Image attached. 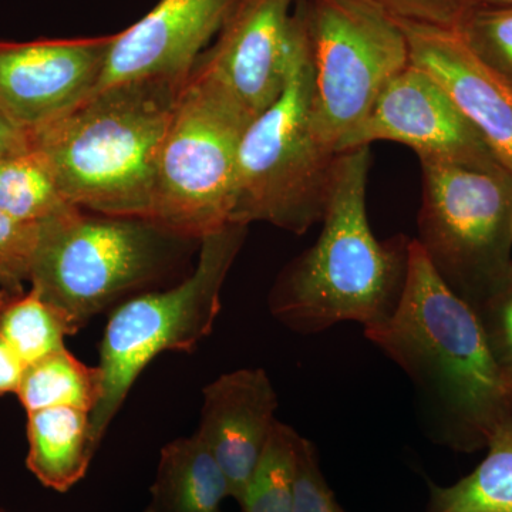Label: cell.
<instances>
[{
	"instance_id": "obj_18",
	"label": "cell",
	"mask_w": 512,
	"mask_h": 512,
	"mask_svg": "<svg viewBox=\"0 0 512 512\" xmlns=\"http://www.w3.org/2000/svg\"><path fill=\"white\" fill-rule=\"evenodd\" d=\"M487 456L457 483H429L426 512H512V417L487 444Z\"/></svg>"
},
{
	"instance_id": "obj_25",
	"label": "cell",
	"mask_w": 512,
	"mask_h": 512,
	"mask_svg": "<svg viewBox=\"0 0 512 512\" xmlns=\"http://www.w3.org/2000/svg\"><path fill=\"white\" fill-rule=\"evenodd\" d=\"M293 512H346L326 483L316 447L302 436L296 448Z\"/></svg>"
},
{
	"instance_id": "obj_29",
	"label": "cell",
	"mask_w": 512,
	"mask_h": 512,
	"mask_svg": "<svg viewBox=\"0 0 512 512\" xmlns=\"http://www.w3.org/2000/svg\"><path fill=\"white\" fill-rule=\"evenodd\" d=\"M28 146V133L15 126L0 110V157L16 153Z\"/></svg>"
},
{
	"instance_id": "obj_32",
	"label": "cell",
	"mask_w": 512,
	"mask_h": 512,
	"mask_svg": "<svg viewBox=\"0 0 512 512\" xmlns=\"http://www.w3.org/2000/svg\"><path fill=\"white\" fill-rule=\"evenodd\" d=\"M512 285V284H511Z\"/></svg>"
},
{
	"instance_id": "obj_13",
	"label": "cell",
	"mask_w": 512,
	"mask_h": 512,
	"mask_svg": "<svg viewBox=\"0 0 512 512\" xmlns=\"http://www.w3.org/2000/svg\"><path fill=\"white\" fill-rule=\"evenodd\" d=\"M410 60L430 74L497 163L512 178V87L483 62L456 30L399 19Z\"/></svg>"
},
{
	"instance_id": "obj_1",
	"label": "cell",
	"mask_w": 512,
	"mask_h": 512,
	"mask_svg": "<svg viewBox=\"0 0 512 512\" xmlns=\"http://www.w3.org/2000/svg\"><path fill=\"white\" fill-rule=\"evenodd\" d=\"M365 336L409 376L430 437L441 446L483 450L512 417V387L477 312L437 274L416 239L396 311Z\"/></svg>"
},
{
	"instance_id": "obj_19",
	"label": "cell",
	"mask_w": 512,
	"mask_h": 512,
	"mask_svg": "<svg viewBox=\"0 0 512 512\" xmlns=\"http://www.w3.org/2000/svg\"><path fill=\"white\" fill-rule=\"evenodd\" d=\"M103 390L100 367L86 365L63 348L26 365L16 396L26 413L72 407L92 414Z\"/></svg>"
},
{
	"instance_id": "obj_12",
	"label": "cell",
	"mask_w": 512,
	"mask_h": 512,
	"mask_svg": "<svg viewBox=\"0 0 512 512\" xmlns=\"http://www.w3.org/2000/svg\"><path fill=\"white\" fill-rule=\"evenodd\" d=\"M293 2L239 0L215 46L195 63L251 121L284 87L295 30Z\"/></svg>"
},
{
	"instance_id": "obj_27",
	"label": "cell",
	"mask_w": 512,
	"mask_h": 512,
	"mask_svg": "<svg viewBox=\"0 0 512 512\" xmlns=\"http://www.w3.org/2000/svg\"><path fill=\"white\" fill-rule=\"evenodd\" d=\"M397 19L456 29L476 0H370Z\"/></svg>"
},
{
	"instance_id": "obj_30",
	"label": "cell",
	"mask_w": 512,
	"mask_h": 512,
	"mask_svg": "<svg viewBox=\"0 0 512 512\" xmlns=\"http://www.w3.org/2000/svg\"><path fill=\"white\" fill-rule=\"evenodd\" d=\"M477 5L484 6H512V0H476Z\"/></svg>"
},
{
	"instance_id": "obj_24",
	"label": "cell",
	"mask_w": 512,
	"mask_h": 512,
	"mask_svg": "<svg viewBox=\"0 0 512 512\" xmlns=\"http://www.w3.org/2000/svg\"><path fill=\"white\" fill-rule=\"evenodd\" d=\"M37 235L39 225L13 220L0 211V288L25 289Z\"/></svg>"
},
{
	"instance_id": "obj_20",
	"label": "cell",
	"mask_w": 512,
	"mask_h": 512,
	"mask_svg": "<svg viewBox=\"0 0 512 512\" xmlns=\"http://www.w3.org/2000/svg\"><path fill=\"white\" fill-rule=\"evenodd\" d=\"M46 158L32 146L0 157V211L13 220L42 224L72 210Z\"/></svg>"
},
{
	"instance_id": "obj_2",
	"label": "cell",
	"mask_w": 512,
	"mask_h": 512,
	"mask_svg": "<svg viewBox=\"0 0 512 512\" xmlns=\"http://www.w3.org/2000/svg\"><path fill=\"white\" fill-rule=\"evenodd\" d=\"M188 76L111 84L28 133L70 204L150 220L161 144Z\"/></svg>"
},
{
	"instance_id": "obj_26",
	"label": "cell",
	"mask_w": 512,
	"mask_h": 512,
	"mask_svg": "<svg viewBox=\"0 0 512 512\" xmlns=\"http://www.w3.org/2000/svg\"><path fill=\"white\" fill-rule=\"evenodd\" d=\"M488 346L512 387V285L477 312Z\"/></svg>"
},
{
	"instance_id": "obj_9",
	"label": "cell",
	"mask_w": 512,
	"mask_h": 512,
	"mask_svg": "<svg viewBox=\"0 0 512 512\" xmlns=\"http://www.w3.org/2000/svg\"><path fill=\"white\" fill-rule=\"evenodd\" d=\"M313 69L320 143L345 151L394 77L412 64L399 19L370 0H309L301 9Z\"/></svg>"
},
{
	"instance_id": "obj_31",
	"label": "cell",
	"mask_w": 512,
	"mask_h": 512,
	"mask_svg": "<svg viewBox=\"0 0 512 512\" xmlns=\"http://www.w3.org/2000/svg\"><path fill=\"white\" fill-rule=\"evenodd\" d=\"M0 512H3V511H0Z\"/></svg>"
},
{
	"instance_id": "obj_21",
	"label": "cell",
	"mask_w": 512,
	"mask_h": 512,
	"mask_svg": "<svg viewBox=\"0 0 512 512\" xmlns=\"http://www.w3.org/2000/svg\"><path fill=\"white\" fill-rule=\"evenodd\" d=\"M66 336L72 333L63 316L39 293L0 288V339L25 365L66 348Z\"/></svg>"
},
{
	"instance_id": "obj_6",
	"label": "cell",
	"mask_w": 512,
	"mask_h": 512,
	"mask_svg": "<svg viewBox=\"0 0 512 512\" xmlns=\"http://www.w3.org/2000/svg\"><path fill=\"white\" fill-rule=\"evenodd\" d=\"M419 242L474 311L512 284V178L503 168L419 158Z\"/></svg>"
},
{
	"instance_id": "obj_17",
	"label": "cell",
	"mask_w": 512,
	"mask_h": 512,
	"mask_svg": "<svg viewBox=\"0 0 512 512\" xmlns=\"http://www.w3.org/2000/svg\"><path fill=\"white\" fill-rule=\"evenodd\" d=\"M144 512H221L231 497L220 464L197 433L165 444Z\"/></svg>"
},
{
	"instance_id": "obj_3",
	"label": "cell",
	"mask_w": 512,
	"mask_h": 512,
	"mask_svg": "<svg viewBox=\"0 0 512 512\" xmlns=\"http://www.w3.org/2000/svg\"><path fill=\"white\" fill-rule=\"evenodd\" d=\"M370 147L336 157L322 232L276 279L269 311L286 328L318 333L343 322L365 328L396 311L412 239L379 241L367 217Z\"/></svg>"
},
{
	"instance_id": "obj_23",
	"label": "cell",
	"mask_w": 512,
	"mask_h": 512,
	"mask_svg": "<svg viewBox=\"0 0 512 512\" xmlns=\"http://www.w3.org/2000/svg\"><path fill=\"white\" fill-rule=\"evenodd\" d=\"M454 30L485 66L512 87V6H474Z\"/></svg>"
},
{
	"instance_id": "obj_5",
	"label": "cell",
	"mask_w": 512,
	"mask_h": 512,
	"mask_svg": "<svg viewBox=\"0 0 512 512\" xmlns=\"http://www.w3.org/2000/svg\"><path fill=\"white\" fill-rule=\"evenodd\" d=\"M194 242L147 218L72 208L39 224L29 284L76 335L167 275Z\"/></svg>"
},
{
	"instance_id": "obj_16",
	"label": "cell",
	"mask_w": 512,
	"mask_h": 512,
	"mask_svg": "<svg viewBox=\"0 0 512 512\" xmlns=\"http://www.w3.org/2000/svg\"><path fill=\"white\" fill-rule=\"evenodd\" d=\"M26 466L45 487L67 493L89 470L97 447L90 413L53 407L28 413Z\"/></svg>"
},
{
	"instance_id": "obj_22",
	"label": "cell",
	"mask_w": 512,
	"mask_h": 512,
	"mask_svg": "<svg viewBox=\"0 0 512 512\" xmlns=\"http://www.w3.org/2000/svg\"><path fill=\"white\" fill-rule=\"evenodd\" d=\"M301 434L276 420L271 437L239 500L242 512H293L296 448Z\"/></svg>"
},
{
	"instance_id": "obj_28",
	"label": "cell",
	"mask_w": 512,
	"mask_h": 512,
	"mask_svg": "<svg viewBox=\"0 0 512 512\" xmlns=\"http://www.w3.org/2000/svg\"><path fill=\"white\" fill-rule=\"evenodd\" d=\"M25 367L8 343L0 339V397L18 392Z\"/></svg>"
},
{
	"instance_id": "obj_8",
	"label": "cell",
	"mask_w": 512,
	"mask_h": 512,
	"mask_svg": "<svg viewBox=\"0 0 512 512\" xmlns=\"http://www.w3.org/2000/svg\"><path fill=\"white\" fill-rule=\"evenodd\" d=\"M249 123L194 64L161 144L150 220L194 241L227 227L239 143Z\"/></svg>"
},
{
	"instance_id": "obj_7",
	"label": "cell",
	"mask_w": 512,
	"mask_h": 512,
	"mask_svg": "<svg viewBox=\"0 0 512 512\" xmlns=\"http://www.w3.org/2000/svg\"><path fill=\"white\" fill-rule=\"evenodd\" d=\"M248 227H227L201 239L195 268L180 284L146 292L111 313L100 343L104 390L90 414L92 437L99 447L141 372L167 350L192 352L214 329L221 291L241 251Z\"/></svg>"
},
{
	"instance_id": "obj_11",
	"label": "cell",
	"mask_w": 512,
	"mask_h": 512,
	"mask_svg": "<svg viewBox=\"0 0 512 512\" xmlns=\"http://www.w3.org/2000/svg\"><path fill=\"white\" fill-rule=\"evenodd\" d=\"M376 141L403 144L419 158L503 168L439 83L414 64L384 87L345 151Z\"/></svg>"
},
{
	"instance_id": "obj_4",
	"label": "cell",
	"mask_w": 512,
	"mask_h": 512,
	"mask_svg": "<svg viewBox=\"0 0 512 512\" xmlns=\"http://www.w3.org/2000/svg\"><path fill=\"white\" fill-rule=\"evenodd\" d=\"M312 99L311 52L299 9L282 92L239 143L229 224L268 222L301 235L322 222L338 154L316 136Z\"/></svg>"
},
{
	"instance_id": "obj_14",
	"label": "cell",
	"mask_w": 512,
	"mask_h": 512,
	"mask_svg": "<svg viewBox=\"0 0 512 512\" xmlns=\"http://www.w3.org/2000/svg\"><path fill=\"white\" fill-rule=\"evenodd\" d=\"M238 2L160 0L143 19L114 35L96 90L143 77L188 76Z\"/></svg>"
},
{
	"instance_id": "obj_15",
	"label": "cell",
	"mask_w": 512,
	"mask_h": 512,
	"mask_svg": "<svg viewBox=\"0 0 512 512\" xmlns=\"http://www.w3.org/2000/svg\"><path fill=\"white\" fill-rule=\"evenodd\" d=\"M202 397L197 434L239 503L274 429L278 396L264 369H241L208 384Z\"/></svg>"
},
{
	"instance_id": "obj_10",
	"label": "cell",
	"mask_w": 512,
	"mask_h": 512,
	"mask_svg": "<svg viewBox=\"0 0 512 512\" xmlns=\"http://www.w3.org/2000/svg\"><path fill=\"white\" fill-rule=\"evenodd\" d=\"M114 35L0 42V110L25 133L96 90Z\"/></svg>"
}]
</instances>
